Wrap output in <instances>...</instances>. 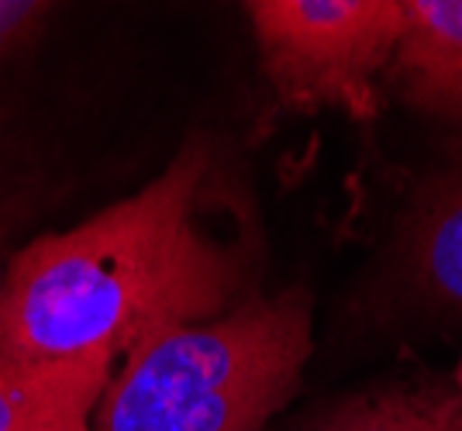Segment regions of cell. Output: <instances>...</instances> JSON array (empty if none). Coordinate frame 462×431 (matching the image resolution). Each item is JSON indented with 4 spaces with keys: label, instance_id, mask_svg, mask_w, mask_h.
I'll return each mask as SVG.
<instances>
[{
    "label": "cell",
    "instance_id": "8",
    "mask_svg": "<svg viewBox=\"0 0 462 431\" xmlns=\"http://www.w3.org/2000/svg\"><path fill=\"white\" fill-rule=\"evenodd\" d=\"M452 383H456V387H459V393H462V359H459V366L452 370Z\"/></svg>",
    "mask_w": 462,
    "mask_h": 431
},
{
    "label": "cell",
    "instance_id": "2",
    "mask_svg": "<svg viewBox=\"0 0 462 431\" xmlns=\"http://www.w3.org/2000/svg\"><path fill=\"white\" fill-rule=\"evenodd\" d=\"M310 349L304 290L249 297L135 345L111 372L90 431H263L293 397Z\"/></svg>",
    "mask_w": 462,
    "mask_h": 431
},
{
    "label": "cell",
    "instance_id": "3",
    "mask_svg": "<svg viewBox=\"0 0 462 431\" xmlns=\"http://www.w3.org/2000/svg\"><path fill=\"white\" fill-rule=\"evenodd\" d=\"M245 14L280 104L346 111L363 124L380 118L404 0H255Z\"/></svg>",
    "mask_w": 462,
    "mask_h": 431
},
{
    "label": "cell",
    "instance_id": "4",
    "mask_svg": "<svg viewBox=\"0 0 462 431\" xmlns=\"http://www.w3.org/2000/svg\"><path fill=\"white\" fill-rule=\"evenodd\" d=\"M393 262L424 307L462 314V135L445 145L407 197Z\"/></svg>",
    "mask_w": 462,
    "mask_h": 431
},
{
    "label": "cell",
    "instance_id": "6",
    "mask_svg": "<svg viewBox=\"0 0 462 431\" xmlns=\"http://www.w3.org/2000/svg\"><path fill=\"white\" fill-rule=\"evenodd\" d=\"M293 431H462V393L452 376H390L318 408Z\"/></svg>",
    "mask_w": 462,
    "mask_h": 431
},
{
    "label": "cell",
    "instance_id": "1",
    "mask_svg": "<svg viewBox=\"0 0 462 431\" xmlns=\"http://www.w3.org/2000/svg\"><path fill=\"white\" fill-rule=\"evenodd\" d=\"M211 149L193 138L138 194L35 238L0 287V349L28 370L121 362L145 338L238 307L242 259L204 225Z\"/></svg>",
    "mask_w": 462,
    "mask_h": 431
},
{
    "label": "cell",
    "instance_id": "7",
    "mask_svg": "<svg viewBox=\"0 0 462 431\" xmlns=\"http://www.w3.org/2000/svg\"><path fill=\"white\" fill-rule=\"evenodd\" d=\"M111 372L107 359L28 370L0 349V431H90Z\"/></svg>",
    "mask_w": 462,
    "mask_h": 431
},
{
    "label": "cell",
    "instance_id": "5",
    "mask_svg": "<svg viewBox=\"0 0 462 431\" xmlns=\"http://www.w3.org/2000/svg\"><path fill=\"white\" fill-rule=\"evenodd\" d=\"M383 83L462 135V0H404V32Z\"/></svg>",
    "mask_w": 462,
    "mask_h": 431
}]
</instances>
